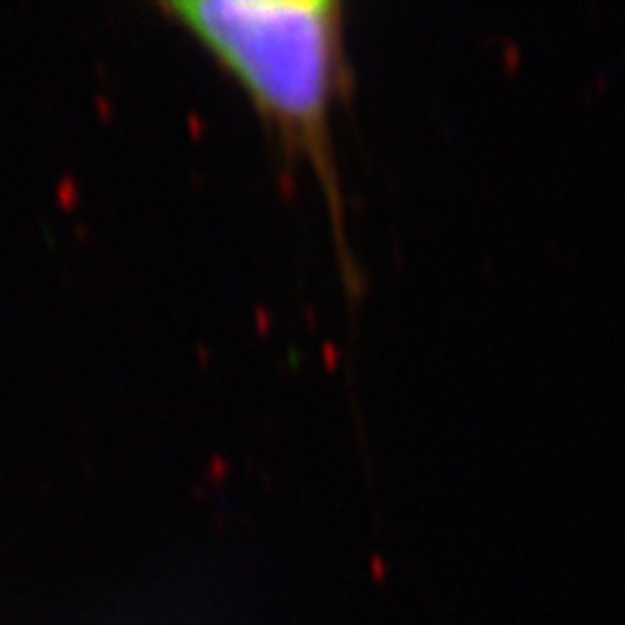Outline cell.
<instances>
[{
    "label": "cell",
    "instance_id": "1",
    "mask_svg": "<svg viewBox=\"0 0 625 625\" xmlns=\"http://www.w3.org/2000/svg\"><path fill=\"white\" fill-rule=\"evenodd\" d=\"M162 11L240 81L292 162L315 169L339 253L352 271L334 151V107L349 86L344 6L339 0H165Z\"/></svg>",
    "mask_w": 625,
    "mask_h": 625
}]
</instances>
